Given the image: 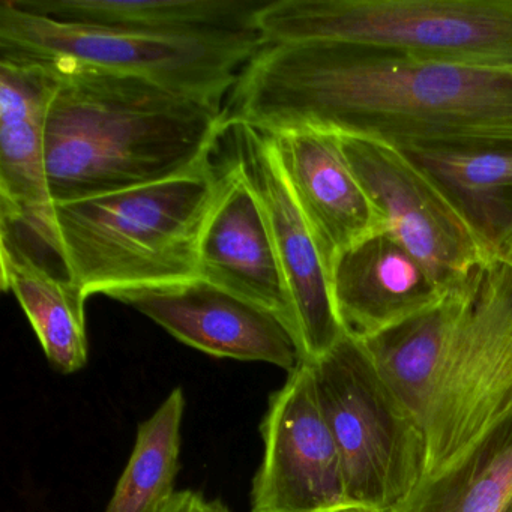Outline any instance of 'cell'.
Instances as JSON below:
<instances>
[{
  "instance_id": "obj_8",
  "label": "cell",
  "mask_w": 512,
  "mask_h": 512,
  "mask_svg": "<svg viewBox=\"0 0 512 512\" xmlns=\"http://www.w3.org/2000/svg\"><path fill=\"white\" fill-rule=\"evenodd\" d=\"M359 181L385 212L389 235L445 290L497 259L442 185L403 149L340 136Z\"/></svg>"
},
{
  "instance_id": "obj_22",
  "label": "cell",
  "mask_w": 512,
  "mask_h": 512,
  "mask_svg": "<svg viewBox=\"0 0 512 512\" xmlns=\"http://www.w3.org/2000/svg\"><path fill=\"white\" fill-rule=\"evenodd\" d=\"M322 512H376L368 506L358 505V503H346V505L335 506V508L326 509Z\"/></svg>"
},
{
  "instance_id": "obj_5",
  "label": "cell",
  "mask_w": 512,
  "mask_h": 512,
  "mask_svg": "<svg viewBox=\"0 0 512 512\" xmlns=\"http://www.w3.org/2000/svg\"><path fill=\"white\" fill-rule=\"evenodd\" d=\"M265 44L335 43L512 73V0H269Z\"/></svg>"
},
{
  "instance_id": "obj_10",
  "label": "cell",
  "mask_w": 512,
  "mask_h": 512,
  "mask_svg": "<svg viewBox=\"0 0 512 512\" xmlns=\"http://www.w3.org/2000/svg\"><path fill=\"white\" fill-rule=\"evenodd\" d=\"M262 437L265 452L254 476L251 512H322L352 503L307 362L271 395Z\"/></svg>"
},
{
  "instance_id": "obj_19",
  "label": "cell",
  "mask_w": 512,
  "mask_h": 512,
  "mask_svg": "<svg viewBox=\"0 0 512 512\" xmlns=\"http://www.w3.org/2000/svg\"><path fill=\"white\" fill-rule=\"evenodd\" d=\"M404 152L442 185L499 259L512 244V149Z\"/></svg>"
},
{
  "instance_id": "obj_7",
  "label": "cell",
  "mask_w": 512,
  "mask_h": 512,
  "mask_svg": "<svg viewBox=\"0 0 512 512\" xmlns=\"http://www.w3.org/2000/svg\"><path fill=\"white\" fill-rule=\"evenodd\" d=\"M307 364L340 452L347 497L376 512L392 511L424 475L425 442L418 424L364 343L347 332Z\"/></svg>"
},
{
  "instance_id": "obj_21",
  "label": "cell",
  "mask_w": 512,
  "mask_h": 512,
  "mask_svg": "<svg viewBox=\"0 0 512 512\" xmlns=\"http://www.w3.org/2000/svg\"><path fill=\"white\" fill-rule=\"evenodd\" d=\"M164 512H230L220 500H206L194 491H178Z\"/></svg>"
},
{
  "instance_id": "obj_20",
  "label": "cell",
  "mask_w": 512,
  "mask_h": 512,
  "mask_svg": "<svg viewBox=\"0 0 512 512\" xmlns=\"http://www.w3.org/2000/svg\"><path fill=\"white\" fill-rule=\"evenodd\" d=\"M185 395L175 388L140 424L136 445L104 512H164L172 502L181 455Z\"/></svg>"
},
{
  "instance_id": "obj_11",
  "label": "cell",
  "mask_w": 512,
  "mask_h": 512,
  "mask_svg": "<svg viewBox=\"0 0 512 512\" xmlns=\"http://www.w3.org/2000/svg\"><path fill=\"white\" fill-rule=\"evenodd\" d=\"M113 299L217 358L268 362L287 373L304 362L298 337L283 316L203 278L130 290Z\"/></svg>"
},
{
  "instance_id": "obj_4",
  "label": "cell",
  "mask_w": 512,
  "mask_h": 512,
  "mask_svg": "<svg viewBox=\"0 0 512 512\" xmlns=\"http://www.w3.org/2000/svg\"><path fill=\"white\" fill-rule=\"evenodd\" d=\"M218 176L208 163L157 184L53 203L35 232L14 226L88 298L187 283L200 278V236Z\"/></svg>"
},
{
  "instance_id": "obj_12",
  "label": "cell",
  "mask_w": 512,
  "mask_h": 512,
  "mask_svg": "<svg viewBox=\"0 0 512 512\" xmlns=\"http://www.w3.org/2000/svg\"><path fill=\"white\" fill-rule=\"evenodd\" d=\"M269 136L331 278L343 254L389 233L388 218L347 161L338 134L301 130Z\"/></svg>"
},
{
  "instance_id": "obj_13",
  "label": "cell",
  "mask_w": 512,
  "mask_h": 512,
  "mask_svg": "<svg viewBox=\"0 0 512 512\" xmlns=\"http://www.w3.org/2000/svg\"><path fill=\"white\" fill-rule=\"evenodd\" d=\"M218 172L217 196L200 236L199 277L275 311L296 334L289 289L262 205L232 158Z\"/></svg>"
},
{
  "instance_id": "obj_9",
  "label": "cell",
  "mask_w": 512,
  "mask_h": 512,
  "mask_svg": "<svg viewBox=\"0 0 512 512\" xmlns=\"http://www.w3.org/2000/svg\"><path fill=\"white\" fill-rule=\"evenodd\" d=\"M224 134L230 139V157L253 187L268 221L304 361H316L346 331L338 319L331 278L313 233L281 169L272 137L241 122H226Z\"/></svg>"
},
{
  "instance_id": "obj_16",
  "label": "cell",
  "mask_w": 512,
  "mask_h": 512,
  "mask_svg": "<svg viewBox=\"0 0 512 512\" xmlns=\"http://www.w3.org/2000/svg\"><path fill=\"white\" fill-rule=\"evenodd\" d=\"M0 233L2 289L16 296L52 367L62 374L82 370L88 364V296L10 227L0 226Z\"/></svg>"
},
{
  "instance_id": "obj_14",
  "label": "cell",
  "mask_w": 512,
  "mask_h": 512,
  "mask_svg": "<svg viewBox=\"0 0 512 512\" xmlns=\"http://www.w3.org/2000/svg\"><path fill=\"white\" fill-rule=\"evenodd\" d=\"M59 70L46 62L0 55V220L28 232L52 208L46 128Z\"/></svg>"
},
{
  "instance_id": "obj_15",
  "label": "cell",
  "mask_w": 512,
  "mask_h": 512,
  "mask_svg": "<svg viewBox=\"0 0 512 512\" xmlns=\"http://www.w3.org/2000/svg\"><path fill=\"white\" fill-rule=\"evenodd\" d=\"M331 287L341 326L359 341L434 310L449 292L389 233L343 254L332 268Z\"/></svg>"
},
{
  "instance_id": "obj_23",
  "label": "cell",
  "mask_w": 512,
  "mask_h": 512,
  "mask_svg": "<svg viewBox=\"0 0 512 512\" xmlns=\"http://www.w3.org/2000/svg\"><path fill=\"white\" fill-rule=\"evenodd\" d=\"M500 260H503V262L508 263V265L512 266V244L509 245L508 248H506L505 251H503L502 256L499 257Z\"/></svg>"
},
{
  "instance_id": "obj_24",
  "label": "cell",
  "mask_w": 512,
  "mask_h": 512,
  "mask_svg": "<svg viewBox=\"0 0 512 512\" xmlns=\"http://www.w3.org/2000/svg\"><path fill=\"white\" fill-rule=\"evenodd\" d=\"M505 512H512V502H511V505L508 506V509H506Z\"/></svg>"
},
{
  "instance_id": "obj_18",
  "label": "cell",
  "mask_w": 512,
  "mask_h": 512,
  "mask_svg": "<svg viewBox=\"0 0 512 512\" xmlns=\"http://www.w3.org/2000/svg\"><path fill=\"white\" fill-rule=\"evenodd\" d=\"M512 502V410L460 460L425 476L389 512H505Z\"/></svg>"
},
{
  "instance_id": "obj_6",
  "label": "cell",
  "mask_w": 512,
  "mask_h": 512,
  "mask_svg": "<svg viewBox=\"0 0 512 512\" xmlns=\"http://www.w3.org/2000/svg\"><path fill=\"white\" fill-rule=\"evenodd\" d=\"M265 44L250 34L170 35L56 22L0 4V55L140 77L212 106Z\"/></svg>"
},
{
  "instance_id": "obj_1",
  "label": "cell",
  "mask_w": 512,
  "mask_h": 512,
  "mask_svg": "<svg viewBox=\"0 0 512 512\" xmlns=\"http://www.w3.org/2000/svg\"><path fill=\"white\" fill-rule=\"evenodd\" d=\"M226 122L314 130L403 151L512 149V73L346 44H263L239 74Z\"/></svg>"
},
{
  "instance_id": "obj_17",
  "label": "cell",
  "mask_w": 512,
  "mask_h": 512,
  "mask_svg": "<svg viewBox=\"0 0 512 512\" xmlns=\"http://www.w3.org/2000/svg\"><path fill=\"white\" fill-rule=\"evenodd\" d=\"M56 22L152 34H250L269 0H13Z\"/></svg>"
},
{
  "instance_id": "obj_2",
  "label": "cell",
  "mask_w": 512,
  "mask_h": 512,
  "mask_svg": "<svg viewBox=\"0 0 512 512\" xmlns=\"http://www.w3.org/2000/svg\"><path fill=\"white\" fill-rule=\"evenodd\" d=\"M362 343L424 436L422 478L436 475L512 410V266H478L439 307Z\"/></svg>"
},
{
  "instance_id": "obj_3",
  "label": "cell",
  "mask_w": 512,
  "mask_h": 512,
  "mask_svg": "<svg viewBox=\"0 0 512 512\" xmlns=\"http://www.w3.org/2000/svg\"><path fill=\"white\" fill-rule=\"evenodd\" d=\"M55 67L46 128L53 203L157 184L211 163L226 131L223 107L140 77Z\"/></svg>"
}]
</instances>
